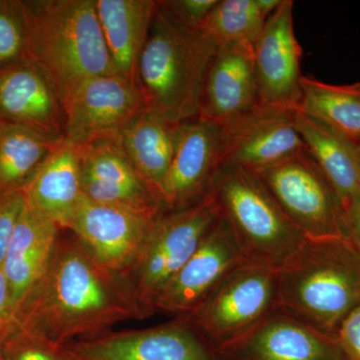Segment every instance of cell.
Segmentation results:
<instances>
[{"instance_id":"1","label":"cell","mask_w":360,"mask_h":360,"mask_svg":"<svg viewBox=\"0 0 360 360\" xmlns=\"http://www.w3.org/2000/svg\"><path fill=\"white\" fill-rule=\"evenodd\" d=\"M131 319L143 316L122 276L61 229L51 262L21 302L14 324L60 348Z\"/></svg>"},{"instance_id":"2","label":"cell","mask_w":360,"mask_h":360,"mask_svg":"<svg viewBox=\"0 0 360 360\" xmlns=\"http://www.w3.org/2000/svg\"><path fill=\"white\" fill-rule=\"evenodd\" d=\"M360 304V251L347 238L307 239L277 270V307L336 338Z\"/></svg>"},{"instance_id":"3","label":"cell","mask_w":360,"mask_h":360,"mask_svg":"<svg viewBox=\"0 0 360 360\" xmlns=\"http://www.w3.org/2000/svg\"><path fill=\"white\" fill-rule=\"evenodd\" d=\"M217 49L203 30L179 25L160 2L137 71L146 111L172 124L200 116L206 75Z\"/></svg>"},{"instance_id":"4","label":"cell","mask_w":360,"mask_h":360,"mask_svg":"<svg viewBox=\"0 0 360 360\" xmlns=\"http://www.w3.org/2000/svg\"><path fill=\"white\" fill-rule=\"evenodd\" d=\"M28 60L39 66L61 103L85 80L115 75L96 0L26 1Z\"/></svg>"},{"instance_id":"5","label":"cell","mask_w":360,"mask_h":360,"mask_svg":"<svg viewBox=\"0 0 360 360\" xmlns=\"http://www.w3.org/2000/svg\"><path fill=\"white\" fill-rule=\"evenodd\" d=\"M207 195L217 203L220 217L250 262L279 269L307 239L253 170L219 165Z\"/></svg>"},{"instance_id":"6","label":"cell","mask_w":360,"mask_h":360,"mask_svg":"<svg viewBox=\"0 0 360 360\" xmlns=\"http://www.w3.org/2000/svg\"><path fill=\"white\" fill-rule=\"evenodd\" d=\"M219 219L217 203L203 200L155 220L139 255L122 274L143 319L155 314L158 296L191 257Z\"/></svg>"},{"instance_id":"7","label":"cell","mask_w":360,"mask_h":360,"mask_svg":"<svg viewBox=\"0 0 360 360\" xmlns=\"http://www.w3.org/2000/svg\"><path fill=\"white\" fill-rule=\"evenodd\" d=\"M277 270L245 260L184 319L219 356L277 309Z\"/></svg>"},{"instance_id":"8","label":"cell","mask_w":360,"mask_h":360,"mask_svg":"<svg viewBox=\"0 0 360 360\" xmlns=\"http://www.w3.org/2000/svg\"><path fill=\"white\" fill-rule=\"evenodd\" d=\"M255 172L305 238H347L340 196L307 148Z\"/></svg>"},{"instance_id":"9","label":"cell","mask_w":360,"mask_h":360,"mask_svg":"<svg viewBox=\"0 0 360 360\" xmlns=\"http://www.w3.org/2000/svg\"><path fill=\"white\" fill-rule=\"evenodd\" d=\"M63 105V137L78 146L99 139H117L146 111L139 84L117 75L85 80Z\"/></svg>"},{"instance_id":"10","label":"cell","mask_w":360,"mask_h":360,"mask_svg":"<svg viewBox=\"0 0 360 360\" xmlns=\"http://www.w3.org/2000/svg\"><path fill=\"white\" fill-rule=\"evenodd\" d=\"M68 360H221L186 319L103 333L60 347Z\"/></svg>"},{"instance_id":"11","label":"cell","mask_w":360,"mask_h":360,"mask_svg":"<svg viewBox=\"0 0 360 360\" xmlns=\"http://www.w3.org/2000/svg\"><path fill=\"white\" fill-rule=\"evenodd\" d=\"M295 110L288 106L258 103L221 127L219 165H236L257 172L304 149L295 125Z\"/></svg>"},{"instance_id":"12","label":"cell","mask_w":360,"mask_h":360,"mask_svg":"<svg viewBox=\"0 0 360 360\" xmlns=\"http://www.w3.org/2000/svg\"><path fill=\"white\" fill-rule=\"evenodd\" d=\"M162 212H137L84 196L65 231L72 232L104 266L122 276Z\"/></svg>"},{"instance_id":"13","label":"cell","mask_w":360,"mask_h":360,"mask_svg":"<svg viewBox=\"0 0 360 360\" xmlns=\"http://www.w3.org/2000/svg\"><path fill=\"white\" fill-rule=\"evenodd\" d=\"M246 258L231 227L219 219L156 300L155 312L184 319Z\"/></svg>"},{"instance_id":"14","label":"cell","mask_w":360,"mask_h":360,"mask_svg":"<svg viewBox=\"0 0 360 360\" xmlns=\"http://www.w3.org/2000/svg\"><path fill=\"white\" fill-rule=\"evenodd\" d=\"M293 7L292 0H283L253 44L259 103L297 108L302 98V49L295 37Z\"/></svg>"},{"instance_id":"15","label":"cell","mask_w":360,"mask_h":360,"mask_svg":"<svg viewBox=\"0 0 360 360\" xmlns=\"http://www.w3.org/2000/svg\"><path fill=\"white\" fill-rule=\"evenodd\" d=\"M221 131L200 116L177 125L172 165L160 191L163 210H181L207 195L219 165Z\"/></svg>"},{"instance_id":"16","label":"cell","mask_w":360,"mask_h":360,"mask_svg":"<svg viewBox=\"0 0 360 360\" xmlns=\"http://www.w3.org/2000/svg\"><path fill=\"white\" fill-rule=\"evenodd\" d=\"M221 360H348L338 338L323 335L278 307Z\"/></svg>"},{"instance_id":"17","label":"cell","mask_w":360,"mask_h":360,"mask_svg":"<svg viewBox=\"0 0 360 360\" xmlns=\"http://www.w3.org/2000/svg\"><path fill=\"white\" fill-rule=\"evenodd\" d=\"M80 148L85 198L137 212H165L115 139H99Z\"/></svg>"},{"instance_id":"18","label":"cell","mask_w":360,"mask_h":360,"mask_svg":"<svg viewBox=\"0 0 360 360\" xmlns=\"http://www.w3.org/2000/svg\"><path fill=\"white\" fill-rule=\"evenodd\" d=\"M258 103L253 44L220 45L206 75L200 117L224 127Z\"/></svg>"},{"instance_id":"19","label":"cell","mask_w":360,"mask_h":360,"mask_svg":"<svg viewBox=\"0 0 360 360\" xmlns=\"http://www.w3.org/2000/svg\"><path fill=\"white\" fill-rule=\"evenodd\" d=\"M0 122L61 139L65 110L60 97L39 66L26 60L0 70Z\"/></svg>"},{"instance_id":"20","label":"cell","mask_w":360,"mask_h":360,"mask_svg":"<svg viewBox=\"0 0 360 360\" xmlns=\"http://www.w3.org/2000/svg\"><path fill=\"white\" fill-rule=\"evenodd\" d=\"M21 189L33 207L61 229H68L84 196L82 148L63 137Z\"/></svg>"},{"instance_id":"21","label":"cell","mask_w":360,"mask_h":360,"mask_svg":"<svg viewBox=\"0 0 360 360\" xmlns=\"http://www.w3.org/2000/svg\"><path fill=\"white\" fill-rule=\"evenodd\" d=\"M60 232L56 222L25 200L1 265L11 288L15 315L51 262Z\"/></svg>"},{"instance_id":"22","label":"cell","mask_w":360,"mask_h":360,"mask_svg":"<svg viewBox=\"0 0 360 360\" xmlns=\"http://www.w3.org/2000/svg\"><path fill=\"white\" fill-rule=\"evenodd\" d=\"M96 4L113 71L137 84L139 59L160 1L96 0Z\"/></svg>"},{"instance_id":"23","label":"cell","mask_w":360,"mask_h":360,"mask_svg":"<svg viewBox=\"0 0 360 360\" xmlns=\"http://www.w3.org/2000/svg\"><path fill=\"white\" fill-rule=\"evenodd\" d=\"M295 125L305 148L340 196L342 205L360 191L356 141L296 108Z\"/></svg>"},{"instance_id":"24","label":"cell","mask_w":360,"mask_h":360,"mask_svg":"<svg viewBox=\"0 0 360 360\" xmlns=\"http://www.w3.org/2000/svg\"><path fill=\"white\" fill-rule=\"evenodd\" d=\"M177 125L144 111L115 139L160 205L161 188L174 156Z\"/></svg>"},{"instance_id":"25","label":"cell","mask_w":360,"mask_h":360,"mask_svg":"<svg viewBox=\"0 0 360 360\" xmlns=\"http://www.w3.org/2000/svg\"><path fill=\"white\" fill-rule=\"evenodd\" d=\"M63 139L0 122V193L22 188Z\"/></svg>"},{"instance_id":"26","label":"cell","mask_w":360,"mask_h":360,"mask_svg":"<svg viewBox=\"0 0 360 360\" xmlns=\"http://www.w3.org/2000/svg\"><path fill=\"white\" fill-rule=\"evenodd\" d=\"M298 110L326 123L349 139H360V82L329 84L302 77Z\"/></svg>"},{"instance_id":"27","label":"cell","mask_w":360,"mask_h":360,"mask_svg":"<svg viewBox=\"0 0 360 360\" xmlns=\"http://www.w3.org/2000/svg\"><path fill=\"white\" fill-rule=\"evenodd\" d=\"M269 18L259 0H219L201 30L219 46L255 44Z\"/></svg>"},{"instance_id":"28","label":"cell","mask_w":360,"mask_h":360,"mask_svg":"<svg viewBox=\"0 0 360 360\" xmlns=\"http://www.w3.org/2000/svg\"><path fill=\"white\" fill-rule=\"evenodd\" d=\"M28 41L26 1L0 0V70L28 60Z\"/></svg>"},{"instance_id":"29","label":"cell","mask_w":360,"mask_h":360,"mask_svg":"<svg viewBox=\"0 0 360 360\" xmlns=\"http://www.w3.org/2000/svg\"><path fill=\"white\" fill-rule=\"evenodd\" d=\"M0 354L4 360H68L60 348L16 324L0 342Z\"/></svg>"},{"instance_id":"30","label":"cell","mask_w":360,"mask_h":360,"mask_svg":"<svg viewBox=\"0 0 360 360\" xmlns=\"http://www.w3.org/2000/svg\"><path fill=\"white\" fill-rule=\"evenodd\" d=\"M160 6L175 21L189 28L200 30L219 0H167Z\"/></svg>"},{"instance_id":"31","label":"cell","mask_w":360,"mask_h":360,"mask_svg":"<svg viewBox=\"0 0 360 360\" xmlns=\"http://www.w3.org/2000/svg\"><path fill=\"white\" fill-rule=\"evenodd\" d=\"M25 205L22 189H11L0 193V266Z\"/></svg>"},{"instance_id":"32","label":"cell","mask_w":360,"mask_h":360,"mask_svg":"<svg viewBox=\"0 0 360 360\" xmlns=\"http://www.w3.org/2000/svg\"><path fill=\"white\" fill-rule=\"evenodd\" d=\"M336 338L348 360H360V304L341 322Z\"/></svg>"},{"instance_id":"33","label":"cell","mask_w":360,"mask_h":360,"mask_svg":"<svg viewBox=\"0 0 360 360\" xmlns=\"http://www.w3.org/2000/svg\"><path fill=\"white\" fill-rule=\"evenodd\" d=\"M15 321V309L11 297V288L4 269L0 266V342Z\"/></svg>"},{"instance_id":"34","label":"cell","mask_w":360,"mask_h":360,"mask_svg":"<svg viewBox=\"0 0 360 360\" xmlns=\"http://www.w3.org/2000/svg\"><path fill=\"white\" fill-rule=\"evenodd\" d=\"M345 238L360 251V191L343 205Z\"/></svg>"},{"instance_id":"35","label":"cell","mask_w":360,"mask_h":360,"mask_svg":"<svg viewBox=\"0 0 360 360\" xmlns=\"http://www.w3.org/2000/svg\"><path fill=\"white\" fill-rule=\"evenodd\" d=\"M357 143V149H359V163H360V139L356 141Z\"/></svg>"},{"instance_id":"36","label":"cell","mask_w":360,"mask_h":360,"mask_svg":"<svg viewBox=\"0 0 360 360\" xmlns=\"http://www.w3.org/2000/svg\"><path fill=\"white\" fill-rule=\"evenodd\" d=\"M0 360H4L2 359L1 354H0Z\"/></svg>"}]
</instances>
